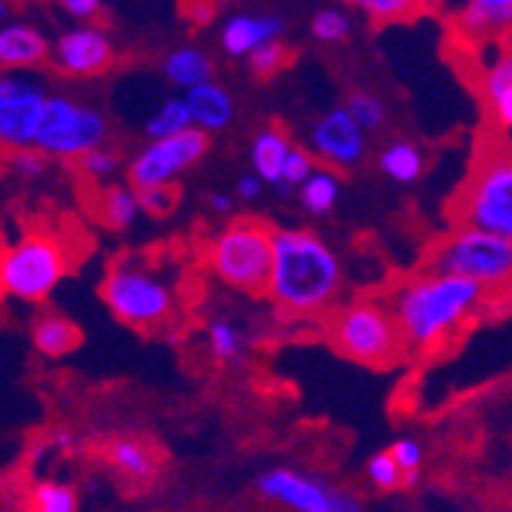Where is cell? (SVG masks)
Here are the masks:
<instances>
[{
	"instance_id": "obj_20",
	"label": "cell",
	"mask_w": 512,
	"mask_h": 512,
	"mask_svg": "<svg viewBox=\"0 0 512 512\" xmlns=\"http://www.w3.org/2000/svg\"><path fill=\"white\" fill-rule=\"evenodd\" d=\"M292 148H295V142L283 126L264 123L249 142L252 172H258L270 188H283V172H286V160H289Z\"/></svg>"
},
{
	"instance_id": "obj_30",
	"label": "cell",
	"mask_w": 512,
	"mask_h": 512,
	"mask_svg": "<svg viewBox=\"0 0 512 512\" xmlns=\"http://www.w3.org/2000/svg\"><path fill=\"white\" fill-rule=\"evenodd\" d=\"M344 4L356 13H362L371 25L387 28V25H405L421 16L417 0H344Z\"/></svg>"
},
{
	"instance_id": "obj_35",
	"label": "cell",
	"mask_w": 512,
	"mask_h": 512,
	"mask_svg": "<svg viewBox=\"0 0 512 512\" xmlns=\"http://www.w3.org/2000/svg\"><path fill=\"white\" fill-rule=\"evenodd\" d=\"M482 105H485V117H488L491 132L506 138V142H512V83L497 89L494 96L482 99Z\"/></svg>"
},
{
	"instance_id": "obj_14",
	"label": "cell",
	"mask_w": 512,
	"mask_h": 512,
	"mask_svg": "<svg viewBox=\"0 0 512 512\" xmlns=\"http://www.w3.org/2000/svg\"><path fill=\"white\" fill-rule=\"evenodd\" d=\"M117 62V43L108 34V28L86 22L65 28L53 40V56L50 65L71 80H96L105 77Z\"/></svg>"
},
{
	"instance_id": "obj_31",
	"label": "cell",
	"mask_w": 512,
	"mask_h": 512,
	"mask_svg": "<svg viewBox=\"0 0 512 512\" xmlns=\"http://www.w3.org/2000/svg\"><path fill=\"white\" fill-rule=\"evenodd\" d=\"M292 62H295V50H292V46H289L286 40H273V43L261 46L258 53H252V56L246 59V68H249V74H252L255 80L267 83V80H273V77L283 74Z\"/></svg>"
},
{
	"instance_id": "obj_8",
	"label": "cell",
	"mask_w": 512,
	"mask_h": 512,
	"mask_svg": "<svg viewBox=\"0 0 512 512\" xmlns=\"http://www.w3.org/2000/svg\"><path fill=\"white\" fill-rule=\"evenodd\" d=\"M74 258L53 230H28L22 240L0 249V295L22 304H43L68 276Z\"/></svg>"
},
{
	"instance_id": "obj_24",
	"label": "cell",
	"mask_w": 512,
	"mask_h": 512,
	"mask_svg": "<svg viewBox=\"0 0 512 512\" xmlns=\"http://www.w3.org/2000/svg\"><path fill=\"white\" fill-rule=\"evenodd\" d=\"M108 463L129 482H151L157 476V457L148 442L135 436H117L108 445Z\"/></svg>"
},
{
	"instance_id": "obj_4",
	"label": "cell",
	"mask_w": 512,
	"mask_h": 512,
	"mask_svg": "<svg viewBox=\"0 0 512 512\" xmlns=\"http://www.w3.org/2000/svg\"><path fill=\"white\" fill-rule=\"evenodd\" d=\"M99 292L114 319L135 332H157L178 313V292L172 279L145 258H117L108 267Z\"/></svg>"
},
{
	"instance_id": "obj_6",
	"label": "cell",
	"mask_w": 512,
	"mask_h": 512,
	"mask_svg": "<svg viewBox=\"0 0 512 512\" xmlns=\"http://www.w3.org/2000/svg\"><path fill=\"white\" fill-rule=\"evenodd\" d=\"M325 332H329V341L341 356L359 365L387 368L408 353L390 304L378 298H356L338 304L329 313Z\"/></svg>"
},
{
	"instance_id": "obj_10",
	"label": "cell",
	"mask_w": 512,
	"mask_h": 512,
	"mask_svg": "<svg viewBox=\"0 0 512 512\" xmlns=\"http://www.w3.org/2000/svg\"><path fill=\"white\" fill-rule=\"evenodd\" d=\"M50 96L37 71H0V154L37 145Z\"/></svg>"
},
{
	"instance_id": "obj_22",
	"label": "cell",
	"mask_w": 512,
	"mask_h": 512,
	"mask_svg": "<svg viewBox=\"0 0 512 512\" xmlns=\"http://www.w3.org/2000/svg\"><path fill=\"white\" fill-rule=\"evenodd\" d=\"M31 341H34L37 353L50 356V359H62L83 344V332L71 316H65L59 310H46L31 325Z\"/></svg>"
},
{
	"instance_id": "obj_3",
	"label": "cell",
	"mask_w": 512,
	"mask_h": 512,
	"mask_svg": "<svg viewBox=\"0 0 512 512\" xmlns=\"http://www.w3.org/2000/svg\"><path fill=\"white\" fill-rule=\"evenodd\" d=\"M445 215L451 227H479L512 240V142L491 129L479 138Z\"/></svg>"
},
{
	"instance_id": "obj_21",
	"label": "cell",
	"mask_w": 512,
	"mask_h": 512,
	"mask_svg": "<svg viewBox=\"0 0 512 512\" xmlns=\"http://www.w3.org/2000/svg\"><path fill=\"white\" fill-rule=\"evenodd\" d=\"M92 215H96L105 227L111 230H129L138 218H142V203H138V191L129 181L123 184H99L92 191Z\"/></svg>"
},
{
	"instance_id": "obj_25",
	"label": "cell",
	"mask_w": 512,
	"mask_h": 512,
	"mask_svg": "<svg viewBox=\"0 0 512 512\" xmlns=\"http://www.w3.org/2000/svg\"><path fill=\"white\" fill-rule=\"evenodd\" d=\"M206 350L218 365H237L240 359H246L249 335L237 319L215 313L206 322Z\"/></svg>"
},
{
	"instance_id": "obj_32",
	"label": "cell",
	"mask_w": 512,
	"mask_h": 512,
	"mask_svg": "<svg viewBox=\"0 0 512 512\" xmlns=\"http://www.w3.org/2000/svg\"><path fill=\"white\" fill-rule=\"evenodd\" d=\"M31 500L34 512H80L77 491L68 482H40Z\"/></svg>"
},
{
	"instance_id": "obj_36",
	"label": "cell",
	"mask_w": 512,
	"mask_h": 512,
	"mask_svg": "<svg viewBox=\"0 0 512 512\" xmlns=\"http://www.w3.org/2000/svg\"><path fill=\"white\" fill-rule=\"evenodd\" d=\"M390 454L399 463V470L405 473L408 485H414L417 479H421V470H424V445H421V439L402 436V439H396L390 445Z\"/></svg>"
},
{
	"instance_id": "obj_19",
	"label": "cell",
	"mask_w": 512,
	"mask_h": 512,
	"mask_svg": "<svg viewBox=\"0 0 512 512\" xmlns=\"http://www.w3.org/2000/svg\"><path fill=\"white\" fill-rule=\"evenodd\" d=\"M160 74L181 92H191L215 80V56L200 43H178L160 59Z\"/></svg>"
},
{
	"instance_id": "obj_42",
	"label": "cell",
	"mask_w": 512,
	"mask_h": 512,
	"mask_svg": "<svg viewBox=\"0 0 512 512\" xmlns=\"http://www.w3.org/2000/svg\"><path fill=\"white\" fill-rule=\"evenodd\" d=\"M264 188H267V181H264L258 172H243V175L237 178V184H234V194H237V200H243V203H255V200L264 194Z\"/></svg>"
},
{
	"instance_id": "obj_43",
	"label": "cell",
	"mask_w": 512,
	"mask_h": 512,
	"mask_svg": "<svg viewBox=\"0 0 512 512\" xmlns=\"http://www.w3.org/2000/svg\"><path fill=\"white\" fill-rule=\"evenodd\" d=\"M451 0H417V7H421V13H430V16H439L448 10Z\"/></svg>"
},
{
	"instance_id": "obj_27",
	"label": "cell",
	"mask_w": 512,
	"mask_h": 512,
	"mask_svg": "<svg viewBox=\"0 0 512 512\" xmlns=\"http://www.w3.org/2000/svg\"><path fill=\"white\" fill-rule=\"evenodd\" d=\"M188 129H197L194 126V114H191V105L184 96H169L163 99L154 114L145 120V135L148 142H157V138H172V135H181Z\"/></svg>"
},
{
	"instance_id": "obj_7",
	"label": "cell",
	"mask_w": 512,
	"mask_h": 512,
	"mask_svg": "<svg viewBox=\"0 0 512 512\" xmlns=\"http://www.w3.org/2000/svg\"><path fill=\"white\" fill-rule=\"evenodd\" d=\"M427 267L473 279L488 295H512V240L479 227H448L430 246Z\"/></svg>"
},
{
	"instance_id": "obj_28",
	"label": "cell",
	"mask_w": 512,
	"mask_h": 512,
	"mask_svg": "<svg viewBox=\"0 0 512 512\" xmlns=\"http://www.w3.org/2000/svg\"><path fill=\"white\" fill-rule=\"evenodd\" d=\"M344 108L353 114V120L368 132V135H378L387 129L390 123V108L387 102L378 96L375 89H365V86H356L347 92V99H344Z\"/></svg>"
},
{
	"instance_id": "obj_9",
	"label": "cell",
	"mask_w": 512,
	"mask_h": 512,
	"mask_svg": "<svg viewBox=\"0 0 512 512\" xmlns=\"http://www.w3.org/2000/svg\"><path fill=\"white\" fill-rule=\"evenodd\" d=\"M108 138H111V120L102 108L53 92L34 148H40L50 160L77 163L89 151L108 145Z\"/></svg>"
},
{
	"instance_id": "obj_23",
	"label": "cell",
	"mask_w": 512,
	"mask_h": 512,
	"mask_svg": "<svg viewBox=\"0 0 512 512\" xmlns=\"http://www.w3.org/2000/svg\"><path fill=\"white\" fill-rule=\"evenodd\" d=\"M375 166L393 184H414L427 172V154L421 145L411 142V138H390V142L381 145Z\"/></svg>"
},
{
	"instance_id": "obj_13",
	"label": "cell",
	"mask_w": 512,
	"mask_h": 512,
	"mask_svg": "<svg viewBox=\"0 0 512 512\" xmlns=\"http://www.w3.org/2000/svg\"><path fill=\"white\" fill-rule=\"evenodd\" d=\"M307 148L319 160V166H329L335 172H353L365 163L371 151V135L353 120V114L341 102L313 120L307 132Z\"/></svg>"
},
{
	"instance_id": "obj_29",
	"label": "cell",
	"mask_w": 512,
	"mask_h": 512,
	"mask_svg": "<svg viewBox=\"0 0 512 512\" xmlns=\"http://www.w3.org/2000/svg\"><path fill=\"white\" fill-rule=\"evenodd\" d=\"M310 37L322 46H344L350 43L353 37V16L350 10L344 7H335V4H325L319 7L313 16H310V25H307Z\"/></svg>"
},
{
	"instance_id": "obj_12",
	"label": "cell",
	"mask_w": 512,
	"mask_h": 512,
	"mask_svg": "<svg viewBox=\"0 0 512 512\" xmlns=\"http://www.w3.org/2000/svg\"><path fill=\"white\" fill-rule=\"evenodd\" d=\"M255 494L289 512H365V503L356 494L295 467H270L258 473Z\"/></svg>"
},
{
	"instance_id": "obj_39",
	"label": "cell",
	"mask_w": 512,
	"mask_h": 512,
	"mask_svg": "<svg viewBox=\"0 0 512 512\" xmlns=\"http://www.w3.org/2000/svg\"><path fill=\"white\" fill-rule=\"evenodd\" d=\"M138 203H142L145 215L166 218L178 206V191L175 188H145V191H138Z\"/></svg>"
},
{
	"instance_id": "obj_15",
	"label": "cell",
	"mask_w": 512,
	"mask_h": 512,
	"mask_svg": "<svg viewBox=\"0 0 512 512\" xmlns=\"http://www.w3.org/2000/svg\"><path fill=\"white\" fill-rule=\"evenodd\" d=\"M286 19L273 10H237L218 28V50L230 62H246L261 46L286 37Z\"/></svg>"
},
{
	"instance_id": "obj_38",
	"label": "cell",
	"mask_w": 512,
	"mask_h": 512,
	"mask_svg": "<svg viewBox=\"0 0 512 512\" xmlns=\"http://www.w3.org/2000/svg\"><path fill=\"white\" fill-rule=\"evenodd\" d=\"M7 163L22 178H40V175H46V169H50V157H46L40 148L13 151V154H7Z\"/></svg>"
},
{
	"instance_id": "obj_2",
	"label": "cell",
	"mask_w": 512,
	"mask_h": 512,
	"mask_svg": "<svg viewBox=\"0 0 512 512\" xmlns=\"http://www.w3.org/2000/svg\"><path fill=\"white\" fill-rule=\"evenodd\" d=\"M488 298L491 295L473 279L424 267L396 283L387 304L399 322L408 353H433L482 313Z\"/></svg>"
},
{
	"instance_id": "obj_26",
	"label": "cell",
	"mask_w": 512,
	"mask_h": 512,
	"mask_svg": "<svg viewBox=\"0 0 512 512\" xmlns=\"http://www.w3.org/2000/svg\"><path fill=\"white\" fill-rule=\"evenodd\" d=\"M295 194H298L301 209L310 218H325V215H332L338 209L341 194H344V181H341V175L335 169L319 166Z\"/></svg>"
},
{
	"instance_id": "obj_33",
	"label": "cell",
	"mask_w": 512,
	"mask_h": 512,
	"mask_svg": "<svg viewBox=\"0 0 512 512\" xmlns=\"http://www.w3.org/2000/svg\"><path fill=\"white\" fill-rule=\"evenodd\" d=\"M120 169H123L120 154H117L111 145H102V148L89 151L86 157L77 160V172H80L86 181H92V184H108Z\"/></svg>"
},
{
	"instance_id": "obj_44",
	"label": "cell",
	"mask_w": 512,
	"mask_h": 512,
	"mask_svg": "<svg viewBox=\"0 0 512 512\" xmlns=\"http://www.w3.org/2000/svg\"><path fill=\"white\" fill-rule=\"evenodd\" d=\"M13 10H16L13 0H0V28H4L7 22H13Z\"/></svg>"
},
{
	"instance_id": "obj_1",
	"label": "cell",
	"mask_w": 512,
	"mask_h": 512,
	"mask_svg": "<svg viewBox=\"0 0 512 512\" xmlns=\"http://www.w3.org/2000/svg\"><path fill=\"white\" fill-rule=\"evenodd\" d=\"M344 264L338 252L310 227L273 230V270L267 298L292 319L329 316L341 304Z\"/></svg>"
},
{
	"instance_id": "obj_37",
	"label": "cell",
	"mask_w": 512,
	"mask_h": 512,
	"mask_svg": "<svg viewBox=\"0 0 512 512\" xmlns=\"http://www.w3.org/2000/svg\"><path fill=\"white\" fill-rule=\"evenodd\" d=\"M319 169V160L310 154V148L307 145H295L292 148V154H289V160H286V172H283V191L286 188H301V184L313 175Z\"/></svg>"
},
{
	"instance_id": "obj_11",
	"label": "cell",
	"mask_w": 512,
	"mask_h": 512,
	"mask_svg": "<svg viewBox=\"0 0 512 512\" xmlns=\"http://www.w3.org/2000/svg\"><path fill=\"white\" fill-rule=\"evenodd\" d=\"M212 148V135L188 129L172 138H157L138 148L126 163V181L135 191L145 188H175L181 175L197 169Z\"/></svg>"
},
{
	"instance_id": "obj_16",
	"label": "cell",
	"mask_w": 512,
	"mask_h": 512,
	"mask_svg": "<svg viewBox=\"0 0 512 512\" xmlns=\"http://www.w3.org/2000/svg\"><path fill=\"white\" fill-rule=\"evenodd\" d=\"M451 31L467 46H500L512 40V0H460Z\"/></svg>"
},
{
	"instance_id": "obj_5",
	"label": "cell",
	"mask_w": 512,
	"mask_h": 512,
	"mask_svg": "<svg viewBox=\"0 0 512 512\" xmlns=\"http://www.w3.org/2000/svg\"><path fill=\"white\" fill-rule=\"evenodd\" d=\"M273 230L255 215L230 218L206 246L209 270L243 295H267L273 270Z\"/></svg>"
},
{
	"instance_id": "obj_41",
	"label": "cell",
	"mask_w": 512,
	"mask_h": 512,
	"mask_svg": "<svg viewBox=\"0 0 512 512\" xmlns=\"http://www.w3.org/2000/svg\"><path fill=\"white\" fill-rule=\"evenodd\" d=\"M237 194H224V191H212L206 197V209L212 218H221V221H230V218H237Z\"/></svg>"
},
{
	"instance_id": "obj_18",
	"label": "cell",
	"mask_w": 512,
	"mask_h": 512,
	"mask_svg": "<svg viewBox=\"0 0 512 512\" xmlns=\"http://www.w3.org/2000/svg\"><path fill=\"white\" fill-rule=\"evenodd\" d=\"M191 105L194 126L206 135H221L237 123V99L221 80H209L191 92H184Z\"/></svg>"
},
{
	"instance_id": "obj_34",
	"label": "cell",
	"mask_w": 512,
	"mask_h": 512,
	"mask_svg": "<svg viewBox=\"0 0 512 512\" xmlns=\"http://www.w3.org/2000/svg\"><path fill=\"white\" fill-rule=\"evenodd\" d=\"M365 476H368V482L375 485L378 491H399L402 485H408L405 482V473L399 470V463L393 460V454H390V448L387 451H378V454H371L368 460H365Z\"/></svg>"
},
{
	"instance_id": "obj_17",
	"label": "cell",
	"mask_w": 512,
	"mask_h": 512,
	"mask_svg": "<svg viewBox=\"0 0 512 512\" xmlns=\"http://www.w3.org/2000/svg\"><path fill=\"white\" fill-rule=\"evenodd\" d=\"M53 56V40L34 22L13 19L0 28V71H40Z\"/></svg>"
},
{
	"instance_id": "obj_40",
	"label": "cell",
	"mask_w": 512,
	"mask_h": 512,
	"mask_svg": "<svg viewBox=\"0 0 512 512\" xmlns=\"http://www.w3.org/2000/svg\"><path fill=\"white\" fill-rule=\"evenodd\" d=\"M56 7L65 16H71V19L86 25V22H96L105 13V0H56Z\"/></svg>"
}]
</instances>
